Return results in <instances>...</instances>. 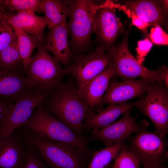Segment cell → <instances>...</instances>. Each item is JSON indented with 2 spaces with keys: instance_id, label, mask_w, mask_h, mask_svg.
Returning a JSON list of instances; mask_svg holds the SVG:
<instances>
[{
  "instance_id": "obj_17",
  "label": "cell",
  "mask_w": 168,
  "mask_h": 168,
  "mask_svg": "<svg viewBox=\"0 0 168 168\" xmlns=\"http://www.w3.org/2000/svg\"><path fill=\"white\" fill-rule=\"evenodd\" d=\"M21 138L14 133L0 141V168H23L26 146Z\"/></svg>"
},
{
  "instance_id": "obj_11",
  "label": "cell",
  "mask_w": 168,
  "mask_h": 168,
  "mask_svg": "<svg viewBox=\"0 0 168 168\" xmlns=\"http://www.w3.org/2000/svg\"><path fill=\"white\" fill-rule=\"evenodd\" d=\"M131 108L123 113L121 119L102 129H92L91 139L100 140L106 147L124 142L132 134L139 132L146 123L142 125L136 123L135 117L131 115Z\"/></svg>"
},
{
  "instance_id": "obj_13",
  "label": "cell",
  "mask_w": 168,
  "mask_h": 168,
  "mask_svg": "<svg viewBox=\"0 0 168 168\" xmlns=\"http://www.w3.org/2000/svg\"><path fill=\"white\" fill-rule=\"evenodd\" d=\"M121 26L119 19L116 16L114 9L108 6H102L95 23L93 32L96 40L103 45L107 52L112 46Z\"/></svg>"
},
{
  "instance_id": "obj_14",
  "label": "cell",
  "mask_w": 168,
  "mask_h": 168,
  "mask_svg": "<svg viewBox=\"0 0 168 168\" xmlns=\"http://www.w3.org/2000/svg\"><path fill=\"white\" fill-rule=\"evenodd\" d=\"M1 17L13 28L35 36L44 44V32L47 26L44 17L36 15L31 12H21L14 14L2 7Z\"/></svg>"
},
{
  "instance_id": "obj_23",
  "label": "cell",
  "mask_w": 168,
  "mask_h": 168,
  "mask_svg": "<svg viewBox=\"0 0 168 168\" xmlns=\"http://www.w3.org/2000/svg\"><path fill=\"white\" fill-rule=\"evenodd\" d=\"M124 143L113 144L99 150L94 151L87 168H107L115 159Z\"/></svg>"
},
{
  "instance_id": "obj_10",
  "label": "cell",
  "mask_w": 168,
  "mask_h": 168,
  "mask_svg": "<svg viewBox=\"0 0 168 168\" xmlns=\"http://www.w3.org/2000/svg\"><path fill=\"white\" fill-rule=\"evenodd\" d=\"M112 61L111 55L100 44L91 54L77 57L74 63L66 68L67 74L74 77L78 87L100 73Z\"/></svg>"
},
{
  "instance_id": "obj_4",
  "label": "cell",
  "mask_w": 168,
  "mask_h": 168,
  "mask_svg": "<svg viewBox=\"0 0 168 168\" xmlns=\"http://www.w3.org/2000/svg\"><path fill=\"white\" fill-rule=\"evenodd\" d=\"M66 1L69 9V21L67 24L70 46L75 52L82 51L90 44L94 25L102 6L91 0Z\"/></svg>"
},
{
  "instance_id": "obj_20",
  "label": "cell",
  "mask_w": 168,
  "mask_h": 168,
  "mask_svg": "<svg viewBox=\"0 0 168 168\" xmlns=\"http://www.w3.org/2000/svg\"><path fill=\"white\" fill-rule=\"evenodd\" d=\"M131 11L149 24H161L163 21V11L160 4L155 1L139 0L125 2Z\"/></svg>"
},
{
  "instance_id": "obj_5",
  "label": "cell",
  "mask_w": 168,
  "mask_h": 168,
  "mask_svg": "<svg viewBox=\"0 0 168 168\" xmlns=\"http://www.w3.org/2000/svg\"><path fill=\"white\" fill-rule=\"evenodd\" d=\"M44 44L37 47V52L31 57L25 71L28 86L36 87L51 92L59 87L62 79L67 74L60 62L49 54Z\"/></svg>"
},
{
  "instance_id": "obj_25",
  "label": "cell",
  "mask_w": 168,
  "mask_h": 168,
  "mask_svg": "<svg viewBox=\"0 0 168 168\" xmlns=\"http://www.w3.org/2000/svg\"><path fill=\"white\" fill-rule=\"evenodd\" d=\"M23 61L18 49L17 37L0 53V67L19 70Z\"/></svg>"
},
{
  "instance_id": "obj_33",
  "label": "cell",
  "mask_w": 168,
  "mask_h": 168,
  "mask_svg": "<svg viewBox=\"0 0 168 168\" xmlns=\"http://www.w3.org/2000/svg\"><path fill=\"white\" fill-rule=\"evenodd\" d=\"M162 71L160 75L161 82H163L168 88V69L165 66H161Z\"/></svg>"
},
{
  "instance_id": "obj_7",
  "label": "cell",
  "mask_w": 168,
  "mask_h": 168,
  "mask_svg": "<svg viewBox=\"0 0 168 168\" xmlns=\"http://www.w3.org/2000/svg\"><path fill=\"white\" fill-rule=\"evenodd\" d=\"M146 122L141 130L128 139V151L143 167L164 164L168 160V141L166 137L149 131Z\"/></svg>"
},
{
  "instance_id": "obj_29",
  "label": "cell",
  "mask_w": 168,
  "mask_h": 168,
  "mask_svg": "<svg viewBox=\"0 0 168 168\" xmlns=\"http://www.w3.org/2000/svg\"><path fill=\"white\" fill-rule=\"evenodd\" d=\"M150 37L152 42L159 44H168V35L157 24L152 28L150 34Z\"/></svg>"
},
{
  "instance_id": "obj_19",
  "label": "cell",
  "mask_w": 168,
  "mask_h": 168,
  "mask_svg": "<svg viewBox=\"0 0 168 168\" xmlns=\"http://www.w3.org/2000/svg\"><path fill=\"white\" fill-rule=\"evenodd\" d=\"M140 100L120 105L110 104L98 113H92L84 120L82 125L83 130L91 129L98 130L105 128L128 109L133 106L137 107L140 104Z\"/></svg>"
},
{
  "instance_id": "obj_3",
  "label": "cell",
  "mask_w": 168,
  "mask_h": 168,
  "mask_svg": "<svg viewBox=\"0 0 168 168\" xmlns=\"http://www.w3.org/2000/svg\"><path fill=\"white\" fill-rule=\"evenodd\" d=\"M22 137L52 168H87L90 161L76 148L65 143L41 139L23 128Z\"/></svg>"
},
{
  "instance_id": "obj_34",
  "label": "cell",
  "mask_w": 168,
  "mask_h": 168,
  "mask_svg": "<svg viewBox=\"0 0 168 168\" xmlns=\"http://www.w3.org/2000/svg\"><path fill=\"white\" fill-rule=\"evenodd\" d=\"M143 168H167L165 164L150 166Z\"/></svg>"
},
{
  "instance_id": "obj_28",
  "label": "cell",
  "mask_w": 168,
  "mask_h": 168,
  "mask_svg": "<svg viewBox=\"0 0 168 168\" xmlns=\"http://www.w3.org/2000/svg\"><path fill=\"white\" fill-rule=\"evenodd\" d=\"M16 38L14 29L0 16V53Z\"/></svg>"
},
{
  "instance_id": "obj_26",
  "label": "cell",
  "mask_w": 168,
  "mask_h": 168,
  "mask_svg": "<svg viewBox=\"0 0 168 168\" xmlns=\"http://www.w3.org/2000/svg\"><path fill=\"white\" fill-rule=\"evenodd\" d=\"M139 161L128 150L126 144L122 147L115 159L113 168H141Z\"/></svg>"
},
{
  "instance_id": "obj_32",
  "label": "cell",
  "mask_w": 168,
  "mask_h": 168,
  "mask_svg": "<svg viewBox=\"0 0 168 168\" xmlns=\"http://www.w3.org/2000/svg\"><path fill=\"white\" fill-rule=\"evenodd\" d=\"M131 14L133 24L139 28L144 29L150 25L147 22L140 19L133 12L131 11Z\"/></svg>"
},
{
  "instance_id": "obj_35",
  "label": "cell",
  "mask_w": 168,
  "mask_h": 168,
  "mask_svg": "<svg viewBox=\"0 0 168 168\" xmlns=\"http://www.w3.org/2000/svg\"><path fill=\"white\" fill-rule=\"evenodd\" d=\"M1 6H0V16H1Z\"/></svg>"
},
{
  "instance_id": "obj_27",
  "label": "cell",
  "mask_w": 168,
  "mask_h": 168,
  "mask_svg": "<svg viewBox=\"0 0 168 168\" xmlns=\"http://www.w3.org/2000/svg\"><path fill=\"white\" fill-rule=\"evenodd\" d=\"M26 142V157L23 168H52L44 161L38 151Z\"/></svg>"
},
{
  "instance_id": "obj_16",
  "label": "cell",
  "mask_w": 168,
  "mask_h": 168,
  "mask_svg": "<svg viewBox=\"0 0 168 168\" xmlns=\"http://www.w3.org/2000/svg\"><path fill=\"white\" fill-rule=\"evenodd\" d=\"M68 35L66 21L49 28L43 44L46 50L52 53L58 61L64 65L70 64L72 55Z\"/></svg>"
},
{
  "instance_id": "obj_12",
  "label": "cell",
  "mask_w": 168,
  "mask_h": 168,
  "mask_svg": "<svg viewBox=\"0 0 168 168\" xmlns=\"http://www.w3.org/2000/svg\"><path fill=\"white\" fill-rule=\"evenodd\" d=\"M110 80L98 106L99 108L104 104L120 105L134 98L143 96L154 84L143 79L119 82Z\"/></svg>"
},
{
  "instance_id": "obj_36",
  "label": "cell",
  "mask_w": 168,
  "mask_h": 168,
  "mask_svg": "<svg viewBox=\"0 0 168 168\" xmlns=\"http://www.w3.org/2000/svg\"><path fill=\"white\" fill-rule=\"evenodd\" d=\"M110 168H113L112 166Z\"/></svg>"
},
{
  "instance_id": "obj_22",
  "label": "cell",
  "mask_w": 168,
  "mask_h": 168,
  "mask_svg": "<svg viewBox=\"0 0 168 168\" xmlns=\"http://www.w3.org/2000/svg\"><path fill=\"white\" fill-rule=\"evenodd\" d=\"M17 40L18 49L23 61L25 70L31 58L34 50L41 43L35 36L26 33L21 30L13 28Z\"/></svg>"
},
{
  "instance_id": "obj_9",
  "label": "cell",
  "mask_w": 168,
  "mask_h": 168,
  "mask_svg": "<svg viewBox=\"0 0 168 168\" xmlns=\"http://www.w3.org/2000/svg\"><path fill=\"white\" fill-rule=\"evenodd\" d=\"M163 82L152 85L137 107L151 120L154 132L166 137L168 133V93Z\"/></svg>"
},
{
  "instance_id": "obj_2",
  "label": "cell",
  "mask_w": 168,
  "mask_h": 168,
  "mask_svg": "<svg viewBox=\"0 0 168 168\" xmlns=\"http://www.w3.org/2000/svg\"><path fill=\"white\" fill-rule=\"evenodd\" d=\"M22 127L41 139L72 145L89 160L91 159L92 152L89 148V139L75 132L49 113L42 104Z\"/></svg>"
},
{
  "instance_id": "obj_31",
  "label": "cell",
  "mask_w": 168,
  "mask_h": 168,
  "mask_svg": "<svg viewBox=\"0 0 168 168\" xmlns=\"http://www.w3.org/2000/svg\"><path fill=\"white\" fill-rule=\"evenodd\" d=\"M12 104L8 99H0V123L7 111Z\"/></svg>"
},
{
  "instance_id": "obj_8",
  "label": "cell",
  "mask_w": 168,
  "mask_h": 168,
  "mask_svg": "<svg viewBox=\"0 0 168 168\" xmlns=\"http://www.w3.org/2000/svg\"><path fill=\"white\" fill-rule=\"evenodd\" d=\"M129 31L122 41L114 47L109 54L112 57L115 76L124 80L140 77L153 84L161 83V67L157 70L149 69L140 64L130 52L128 44Z\"/></svg>"
},
{
  "instance_id": "obj_15",
  "label": "cell",
  "mask_w": 168,
  "mask_h": 168,
  "mask_svg": "<svg viewBox=\"0 0 168 168\" xmlns=\"http://www.w3.org/2000/svg\"><path fill=\"white\" fill-rule=\"evenodd\" d=\"M115 76L112 62L100 73L77 88L78 95L93 110L98 107L110 80Z\"/></svg>"
},
{
  "instance_id": "obj_18",
  "label": "cell",
  "mask_w": 168,
  "mask_h": 168,
  "mask_svg": "<svg viewBox=\"0 0 168 168\" xmlns=\"http://www.w3.org/2000/svg\"><path fill=\"white\" fill-rule=\"evenodd\" d=\"M30 88L19 70L0 67V97L14 100Z\"/></svg>"
},
{
  "instance_id": "obj_1",
  "label": "cell",
  "mask_w": 168,
  "mask_h": 168,
  "mask_svg": "<svg viewBox=\"0 0 168 168\" xmlns=\"http://www.w3.org/2000/svg\"><path fill=\"white\" fill-rule=\"evenodd\" d=\"M44 102L49 113L75 132L83 134V122L93 111L78 95L72 81L62 82Z\"/></svg>"
},
{
  "instance_id": "obj_21",
  "label": "cell",
  "mask_w": 168,
  "mask_h": 168,
  "mask_svg": "<svg viewBox=\"0 0 168 168\" xmlns=\"http://www.w3.org/2000/svg\"><path fill=\"white\" fill-rule=\"evenodd\" d=\"M43 7L49 29L66 21L69 9L66 1L43 0Z\"/></svg>"
},
{
  "instance_id": "obj_6",
  "label": "cell",
  "mask_w": 168,
  "mask_h": 168,
  "mask_svg": "<svg viewBox=\"0 0 168 168\" xmlns=\"http://www.w3.org/2000/svg\"><path fill=\"white\" fill-rule=\"evenodd\" d=\"M50 92L38 87H31L14 100L0 123V141L22 126L35 110L48 97Z\"/></svg>"
},
{
  "instance_id": "obj_24",
  "label": "cell",
  "mask_w": 168,
  "mask_h": 168,
  "mask_svg": "<svg viewBox=\"0 0 168 168\" xmlns=\"http://www.w3.org/2000/svg\"><path fill=\"white\" fill-rule=\"evenodd\" d=\"M0 6L11 12L28 11L44 13L43 0H0Z\"/></svg>"
},
{
  "instance_id": "obj_30",
  "label": "cell",
  "mask_w": 168,
  "mask_h": 168,
  "mask_svg": "<svg viewBox=\"0 0 168 168\" xmlns=\"http://www.w3.org/2000/svg\"><path fill=\"white\" fill-rule=\"evenodd\" d=\"M152 46V43L148 39L138 41L136 50L138 54L137 60L140 64H142L144 57L147 55Z\"/></svg>"
}]
</instances>
